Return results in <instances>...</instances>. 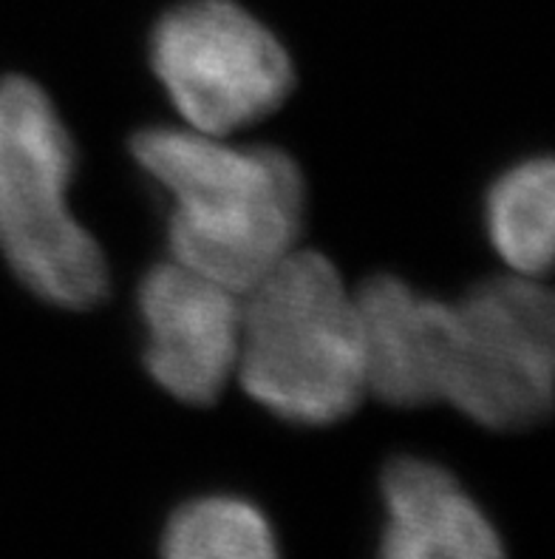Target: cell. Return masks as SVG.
Segmentation results:
<instances>
[{
    "instance_id": "cell-2",
    "label": "cell",
    "mask_w": 555,
    "mask_h": 559,
    "mask_svg": "<svg viewBox=\"0 0 555 559\" xmlns=\"http://www.w3.org/2000/svg\"><path fill=\"white\" fill-rule=\"evenodd\" d=\"M239 364L246 395L289 424L349 418L366 395L358 298L315 250H292L241 293Z\"/></svg>"
},
{
    "instance_id": "cell-3",
    "label": "cell",
    "mask_w": 555,
    "mask_h": 559,
    "mask_svg": "<svg viewBox=\"0 0 555 559\" xmlns=\"http://www.w3.org/2000/svg\"><path fill=\"white\" fill-rule=\"evenodd\" d=\"M74 145L40 85L0 80V250L49 305L85 310L108 293L106 255L69 211Z\"/></svg>"
},
{
    "instance_id": "cell-8",
    "label": "cell",
    "mask_w": 555,
    "mask_h": 559,
    "mask_svg": "<svg viewBox=\"0 0 555 559\" xmlns=\"http://www.w3.org/2000/svg\"><path fill=\"white\" fill-rule=\"evenodd\" d=\"M379 491L386 528L374 559H507L496 525L439 463L397 457Z\"/></svg>"
},
{
    "instance_id": "cell-1",
    "label": "cell",
    "mask_w": 555,
    "mask_h": 559,
    "mask_svg": "<svg viewBox=\"0 0 555 559\" xmlns=\"http://www.w3.org/2000/svg\"><path fill=\"white\" fill-rule=\"evenodd\" d=\"M170 197L173 262L246 293L295 250L306 185L278 148H241L193 128H148L131 142Z\"/></svg>"
},
{
    "instance_id": "cell-4",
    "label": "cell",
    "mask_w": 555,
    "mask_h": 559,
    "mask_svg": "<svg viewBox=\"0 0 555 559\" xmlns=\"http://www.w3.org/2000/svg\"><path fill=\"white\" fill-rule=\"evenodd\" d=\"M553 367V298L535 278H491L450 305L443 401L479 426L510 432L547 418Z\"/></svg>"
},
{
    "instance_id": "cell-5",
    "label": "cell",
    "mask_w": 555,
    "mask_h": 559,
    "mask_svg": "<svg viewBox=\"0 0 555 559\" xmlns=\"http://www.w3.org/2000/svg\"><path fill=\"white\" fill-rule=\"evenodd\" d=\"M156 78L188 128L227 136L264 120L292 92L281 40L232 0H188L156 23Z\"/></svg>"
},
{
    "instance_id": "cell-10",
    "label": "cell",
    "mask_w": 555,
    "mask_h": 559,
    "mask_svg": "<svg viewBox=\"0 0 555 559\" xmlns=\"http://www.w3.org/2000/svg\"><path fill=\"white\" fill-rule=\"evenodd\" d=\"M159 554L162 559H281L264 511L230 495L198 497L173 511Z\"/></svg>"
},
{
    "instance_id": "cell-9",
    "label": "cell",
    "mask_w": 555,
    "mask_h": 559,
    "mask_svg": "<svg viewBox=\"0 0 555 559\" xmlns=\"http://www.w3.org/2000/svg\"><path fill=\"white\" fill-rule=\"evenodd\" d=\"M555 165L528 159L502 174L487 193V234L516 276L539 278L553 264Z\"/></svg>"
},
{
    "instance_id": "cell-6",
    "label": "cell",
    "mask_w": 555,
    "mask_h": 559,
    "mask_svg": "<svg viewBox=\"0 0 555 559\" xmlns=\"http://www.w3.org/2000/svg\"><path fill=\"white\" fill-rule=\"evenodd\" d=\"M140 316L154 381L184 404H213L239 364V293L165 262L142 278Z\"/></svg>"
},
{
    "instance_id": "cell-7",
    "label": "cell",
    "mask_w": 555,
    "mask_h": 559,
    "mask_svg": "<svg viewBox=\"0 0 555 559\" xmlns=\"http://www.w3.org/2000/svg\"><path fill=\"white\" fill-rule=\"evenodd\" d=\"M366 392L391 406L443 401L450 305L397 276H374L358 296Z\"/></svg>"
}]
</instances>
